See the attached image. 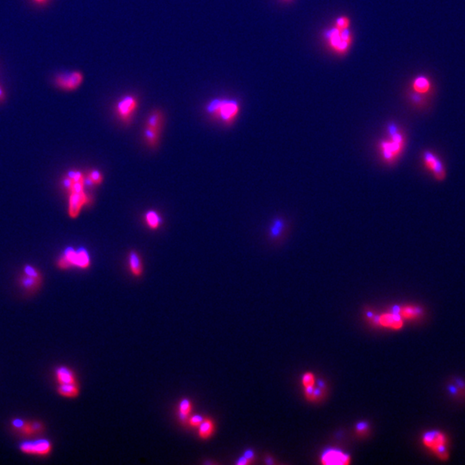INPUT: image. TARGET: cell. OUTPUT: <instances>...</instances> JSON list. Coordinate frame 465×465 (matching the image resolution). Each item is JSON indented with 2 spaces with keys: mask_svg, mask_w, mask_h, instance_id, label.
Wrapping results in <instances>:
<instances>
[{
  "mask_svg": "<svg viewBox=\"0 0 465 465\" xmlns=\"http://www.w3.org/2000/svg\"><path fill=\"white\" fill-rule=\"evenodd\" d=\"M324 36L329 48L337 55H346L352 48L353 34L351 29L339 30L332 26L325 31Z\"/></svg>",
  "mask_w": 465,
  "mask_h": 465,
  "instance_id": "3",
  "label": "cell"
},
{
  "mask_svg": "<svg viewBox=\"0 0 465 465\" xmlns=\"http://www.w3.org/2000/svg\"><path fill=\"white\" fill-rule=\"evenodd\" d=\"M145 222L150 230H157L161 225L160 215L154 210H149L145 215Z\"/></svg>",
  "mask_w": 465,
  "mask_h": 465,
  "instance_id": "21",
  "label": "cell"
},
{
  "mask_svg": "<svg viewBox=\"0 0 465 465\" xmlns=\"http://www.w3.org/2000/svg\"><path fill=\"white\" fill-rule=\"evenodd\" d=\"M285 1H290V0H285Z\"/></svg>",
  "mask_w": 465,
  "mask_h": 465,
  "instance_id": "35",
  "label": "cell"
},
{
  "mask_svg": "<svg viewBox=\"0 0 465 465\" xmlns=\"http://www.w3.org/2000/svg\"><path fill=\"white\" fill-rule=\"evenodd\" d=\"M57 379L61 384H68L76 383L75 376L71 369L62 367L57 369Z\"/></svg>",
  "mask_w": 465,
  "mask_h": 465,
  "instance_id": "20",
  "label": "cell"
},
{
  "mask_svg": "<svg viewBox=\"0 0 465 465\" xmlns=\"http://www.w3.org/2000/svg\"><path fill=\"white\" fill-rule=\"evenodd\" d=\"M198 428H199V437L202 439H208L215 432L216 425L211 419L206 418V419H203L202 423Z\"/></svg>",
  "mask_w": 465,
  "mask_h": 465,
  "instance_id": "19",
  "label": "cell"
},
{
  "mask_svg": "<svg viewBox=\"0 0 465 465\" xmlns=\"http://www.w3.org/2000/svg\"><path fill=\"white\" fill-rule=\"evenodd\" d=\"M59 393L66 397H75L79 395V387L77 383H68V384H61L59 387Z\"/></svg>",
  "mask_w": 465,
  "mask_h": 465,
  "instance_id": "23",
  "label": "cell"
},
{
  "mask_svg": "<svg viewBox=\"0 0 465 465\" xmlns=\"http://www.w3.org/2000/svg\"><path fill=\"white\" fill-rule=\"evenodd\" d=\"M91 266V257L86 249L80 248L75 250L68 247L59 258L57 266L62 270H66L71 267H78L79 269H87Z\"/></svg>",
  "mask_w": 465,
  "mask_h": 465,
  "instance_id": "5",
  "label": "cell"
},
{
  "mask_svg": "<svg viewBox=\"0 0 465 465\" xmlns=\"http://www.w3.org/2000/svg\"><path fill=\"white\" fill-rule=\"evenodd\" d=\"M424 162L428 170L431 171L438 179L441 180L442 178L445 177V170L443 167L441 161H439L434 154H432L430 152L425 153Z\"/></svg>",
  "mask_w": 465,
  "mask_h": 465,
  "instance_id": "13",
  "label": "cell"
},
{
  "mask_svg": "<svg viewBox=\"0 0 465 465\" xmlns=\"http://www.w3.org/2000/svg\"><path fill=\"white\" fill-rule=\"evenodd\" d=\"M84 74L80 71H72L57 74L55 78V85L64 92H75L84 83Z\"/></svg>",
  "mask_w": 465,
  "mask_h": 465,
  "instance_id": "8",
  "label": "cell"
},
{
  "mask_svg": "<svg viewBox=\"0 0 465 465\" xmlns=\"http://www.w3.org/2000/svg\"><path fill=\"white\" fill-rule=\"evenodd\" d=\"M244 457L248 460L249 464H251L253 459H254V454H253V452H252V451H246V452H245V454H244Z\"/></svg>",
  "mask_w": 465,
  "mask_h": 465,
  "instance_id": "29",
  "label": "cell"
},
{
  "mask_svg": "<svg viewBox=\"0 0 465 465\" xmlns=\"http://www.w3.org/2000/svg\"><path fill=\"white\" fill-rule=\"evenodd\" d=\"M206 113L212 119L219 121L226 126L232 125L240 112L239 101L227 98H216L209 101L205 107Z\"/></svg>",
  "mask_w": 465,
  "mask_h": 465,
  "instance_id": "2",
  "label": "cell"
},
{
  "mask_svg": "<svg viewBox=\"0 0 465 465\" xmlns=\"http://www.w3.org/2000/svg\"><path fill=\"white\" fill-rule=\"evenodd\" d=\"M4 99V93H3L2 89L0 88V100H3Z\"/></svg>",
  "mask_w": 465,
  "mask_h": 465,
  "instance_id": "34",
  "label": "cell"
},
{
  "mask_svg": "<svg viewBox=\"0 0 465 465\" xmlns=\"http://www.w3.org/2000/svg\"><path fill=\"white\" fill-rule=\"evenodd\" d=\"M301 383H302V385H303L305 389H309L312 387H315V377L314 374L311 372L305 373L304 375L302 376Z\"/></svg>",
  "mask_w": 465,
  "mask_h": 465,
  "instance_id": "26",
  "label": "cell"
},
{
  "mask_svg": "<svg viewBox=\"0 0 465 465\" xmlns=\"http://www.w3.org/2000/svg\"><path fill=\"white\" fill-rule=\"evenodd\" d=\"M412 88L415 94L418 95H425L428 94L432 88L431 82L425 76H418L412 83Z\"/></svg>",
  "mask_w": 465,
  "mask_h": 465,
  "instance_id": "18",
  "label": "cell"
},
{
  "mask_svg": "<svg viewBox=\"0 0 465 465\" xmlns=\"http://www.w3.org/2000/svg\"><path fill=\"white\" fill-rule=\"evenodd\" d=\"M425 447L432 452L439 460L447 461L450 458L448 438L440 431H428L422 437Z\"/></svg>",
  "mask_w": 465,
  "mask_h": 465,
  "instance_id": "4",
  "label": "cell"
},
{
  "mask_svg": "<svg viewBox=\"0 0 465 465\" xmlns=\"http://www.w3.org/2000/svg\"><path fill=\"white\" fill-rule=\"evenodd\" d=\"M377 323L387 329L400 330L403 328L404 320L397 312L392 310L390 313H384L379 315L377 318Z\"/></svg>",
  "mask_w": 465,
  "mask_h": 465,
  "instance_id": "11",
  "label": "cell"
},
{
  "mask_svg": "<svg viewBox=\"0 0 465 465\" xmlns=\"http://www.w3.org/2000/svg\"><path fill=\"white\" fill-rule=\"evenodd\" d=\"M283 227H284V223L282 221H278V220L276 221L274 223L272 229H271V235L273 237H277L280 233L281 231L283 230Z\"/></svg>",
  "mask_w": 465,
  "mask_h": 465,
  "instance_id": "28",
  "label": "cell"
},
{
  "mask_svg": "<svg viewBox=\"0 0 465 465\" xmlns=\"http://www.w3.org/2000/svg\"><path fill=\"white\" fill-rule=\"evenodd\" d=\"M352 21L347 16H340L336 18L333 26L339 30H347L351 28Z\"/></svg>",
  "mask_w": 465,
  "mask_h": 465,
  "instance_id": "25",
  "label": "cell"
},
{
  "mask_svg": "<svg viewBox=\"0 0 465 465\" xmlns=\"http://www.w3.org/2000/svg\"><path fill=\"white\" fill-rule=\"evenodd\" d=\"M393 311L397 312V314L401 316L403 320H416V319L421 317L422 315V309L416 306H402V307H396L394 308Z\"/></svg>",
  "mask_w": 465,
  "mask_h": 465,
  "instance_id": "14",
  "label": "cell"
},
{
  "mask_svg": "<svg viewBox=\"0 0 465 465\" xmlns=\"http://www.w3.org/2000/svg\"><path fill=\"white\" fill-rule=\"evenodd\" d=\"M390 130V139L384 141L381 145V148L383 151V157L388 161H392L400 155L401 151L403 149L404 137L400 132H398L397 127L391 124L389 127Z\"/></svg>",
  "mask_w": 465,
  "mask_h": 465,
  "instance_id": "7",
  "label": "cell"
},
{
  "mask_svg": "<svg viewBox=\"0 0 465 465\" xmlns=\"http://www.w3.org/2000/svg\"><path fill=\"white\" fill-rule=\"evenodd\" d=\"M21 450L25 453L47 455L51 451V445L47 440L36 442H28L21 445Z\"/></svg>",
  "mask_w": 465,
  "mask_h": 465,
  "instance_id": "12",
  "label": "cell"
},
{
  "mask_svg": "<svg viewBox=\"0 0 465 465\" xmlns=\"http://www.w3.org/2000/svg\"><path fill=\"white\" fill-rule=\"evenodd\" d=\"M42 281V277L36 268L31 265L25 266L24 269V275L20 277V284L26 291H34L40 287Z\"/></svg>",
  "mask_w": 465,
  "mask_h": 465,
  "instance_id": "9",
  "label": "cell"
},
{
  "mask_svg": "<svg viewBox=\"0 0 465 465\" xmlns=\"http://www.w3.org/2000/svg\"><path fill=\"white\" fill-rule=\"evenodd\" d=\"M321 462L324 465H348L351 457L339 450L330 449L322 454Z\"/></svg>",
  "mask_w": 465,
  "mask_h": 465,
  "instance_id": "10",
  "label": "cell"
},
{
  "mask_svg": "<svg viewBox=\"0 0 465 465\" xmlns=\"http://www.w3.org/2000/svg\"><path fill=\"white\" fill-rule=\"evenodd\" d=\"M103 181V177L102 173L98 170H91L87 171L86 174V185L90 186H98Z\"/></svg>",
  "mask_w": 465,
  "mask_h": 465,
  "instance_id": "22",
  "label": "cell"
},
{
  "mask_svg": "<svg viewBox=\"0 0 465 465\" xmlns=\"http://www.w3.org/2000/svg\"><path fill=\"white\" fill-rule=\"evenodd\" d=\"M204 418L202 417V415H199V414H196V415H193L192 417H190L189 419V426L192 427V428H199L200 424L202 423V421H203Z\"/></svg>",
  "mask_w": 465,
  "mask_h": 465,
  "instance_id": "27",
  "label": "cell"
},
{
  "mask_svg": "<svg viewBox=\"0 0 465 465\" xmlns=\"http://www.w3.org/2000/svg\"><path fill=\"white\" fill-rule=\"evenodd\" d=\"M367 430V425L366 423H359L357 426V431L358 432H365Z\"/></svg>",
  "mask_w": 465,
  "mask_h": 465,
  "instance_id": "30",
  "label": "cell"
},
{
  "mask_svg": "<svg viewBox=\"0 0 465 465\" xmlns=\"http://www.w3.org/2000/svg\"><path fill=\"white\" fill-rule=\"evenodd\" d=\"M62 185L68 195L69 217L75 219L82 209L92 203V199L86 192V174L82 171L72 170L63 177Z\"/></svg>",
  "mask_w": 465,
  "mask_h": 465,
  "instance_id": "1",
  "label": "cell"
},
{
  "mask_svg": "<svg viewBox=\"0 0 465 465\" xmlns=\"http://www.w3.org/2000/svg\"><path fill=\"white\" fill-rule=\"evenodd\" d=\"M164 123V113L161 110H154L147 115L145 126L162 131Z\"/></svg>",
  "mask_w": 465,
  "mask_h": 465,
  "instance_id": "15",
  "label": "cell"
},
{
  "mask_svg": "<svg viewBox=\"0 0 465 465\" xmlns=\"http://www.w3.org/2000/svg\"><path fill=\"white\" fill-rule=\"evenodd\" d=\"M12 423H13V426L15 428H19V429L24 425V422L20 421V420H15Z\"/></svg>",
  "mask_w": 465,
  "mask_h": 465,
  "instance_id": "31",
  "label": "cell"
},
{
  "mask_svg": "<svg viewBox=\"0 0 465 465\" xmlns=\"http://www.w3.org/2000/svg\"><path fill=\"white\" fill-rule=\"evenodd\" d=\"M161 130H155L153 128L144 126L143 138L145 143L147 147L154 148L159 145L161 140Z\"/></svg>",
  "mask_w": 465,
  "mask_h": 465,
  "instance_id": "17",
  "label": "cell"
},
{
  "mask_svg": "<svg viewBox=\"0 0 465 465\" xmlns=\"http://www.w3.org/2000/svg\"><path fill=\"white\" fill-rule=\"evenodd\" d=\"M33 2L37 3V4H43V3H47L48 0H33Z\"/></svg>",
  "mask_w": 465,
  "mask_h": 465,
  "instance_id": "33",
  "label": "cell"
},
{
  "mask_svg": "<svg viewBox=\"0 0 465 465\" xmlns=\"http://www.w3.org/2000/svg\"><path fill=\"white\" fill-rule=\"evenodd\" d=\"M192 401L188 400V399H183V400L179 402V407H178L180 420H182V421H186L187 418L189 417V415L192 413Z\"/></svg>",
  "mask_w": 465,
  "mask_h": 465,
  "instance_id": "24",
  "label": "cell"
},
{
  "mask_svg": "<svg viewBox=\"0 0 465 465\" xmlns=\"http://www.w3.org/2000/svg\"><path fill=\"white\" fill-rule=\"evenodd\" d=\"M236 464H237L238 465H248L249 462H248V460H247V459H246V458L243 456L242 458H240V459H239V461L236 463Z\"/></svg>",
  "mask_w": 465,
  "mask_h": 465,
  "instance_id": "32",
  "label": "cell"
},
{
  "mask_svg": "<svg viewBox=\"0 0 465 465\" xmlns=\"http://www.w3.org/2000/svg\"><path fill=\"white\" fill-rule=\"evenodd\" d=\"M139 108V100L133 94H127L117 100L114 111L117 118L125 124H130Z\"/></svg>",
  "mask_w": 465,
  "mask_h": 465,
  "instance_id": "6",
  "label": "cell"
},
{
  "mask_svg": "<svg viewBox=\"0 0 465 465\" xmlns=\"http://www.w3.org/2000/svg\"><path fill=\"white\" fill-rule=\"evenodd\" d=\"M129 266L133 277H139L143 273V265L139 253L131 251L129 254Z\"/></svg>",
  "mask_w": 465,
  "mask_h": 465,
  "instance_id": "16",
  "label": "cell"
}]
</instances>
